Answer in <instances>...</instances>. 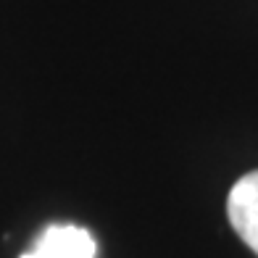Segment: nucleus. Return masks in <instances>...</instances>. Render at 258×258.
I'll return each mask as SVG.
<instances>
[{"label": "nucleus", "instance_id": "2", "mask_svg": "<svg viewBox=\"0 0 258 258\" xmlns=\"http://www.w3.org/2000/svg\"><path fill=\"white\" fill-rule=\"evenodd\" d=\"M227 214L240 240L258 255V171H250L234 182Z\"/></svg>", "mask_w": 258, "mask_h": 258}, {"label": "nucleus", "instance_id": "1", "mask_svg": "<svg viewBox=\"0 0 258 258\" xmlns=\"http://www.w3.org/2000/svg\"><path fill=\"white\" fill-rule=\"evenodd\" d=\"M95 237L77 224H50L21 258H95Z\"/></svg>", "mask_w": 258, "mask_h": 258}]
</instances>
